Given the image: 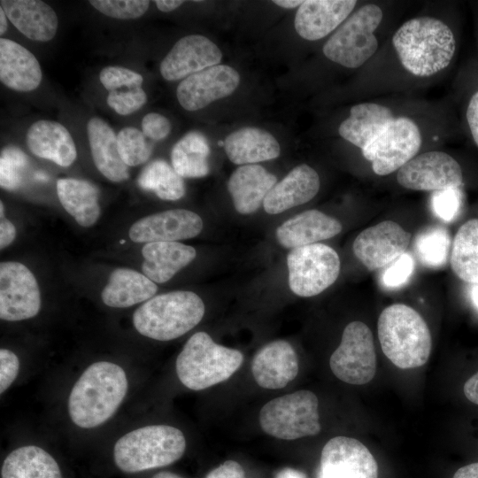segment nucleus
I'll return each mask as SVG.
<instances>
[{
    "mask_svg": "<svg viewBox=\"0 0 478 478\" xmlns=\"http://www.w3.org/2000/svg\"><path fill=\"white\" fill-rule=\"evenodd\" d=\"M29 150L38 158L62 167L71 166L77 158L74 141L67 128L59 122L40 120L30 125L26 133Z\"/></svg>",
    "mask_w": 478,
    "mask_h": 478,
    "instance_id": "nucleus-22",
    "label": "nucleus"
},
{
    "mask_svg": "<svg viewBox=\"0 0 478 478\" xmlns=\"http://www.w3.org/2000/svg\"><path fill=\"white\" fill-rule=\"evenodd\" d=\"M19 360L17 355L8 350H0V393L3 394L13 383L18 376Z\"/></svg>",
    "mask_w": 478,
    "mask_h": 478,
    "instance_id": "nucleus-46",
    "label": "nucleus"
},
{
    "mask_svg": "<svg viewBox=\"0 0 478 478\" xmlns=\"http://www.w3.org/2000/svg\"><path fill=\"white\" fill-rule=\"evenodd\" d=\"M203 229L201 217L186 209H173L143 217L129 228L135 243L177 242L197 236Z\"/></svg>",
    "mask_w": 478,
    "mask_h": 478,
    "instance_id": "nucleus-19",
    "label": "nucleus"
},
{
    "mask_svg": "<svg viewBox=\"0 0 478 478\" xmlns=\"http://www.w3.org/2000/svg\"><path fill=\"white\" fill-rule=\"evenodd\" d=\"M464 394L470 402L478 405V372L465 382Z\"/></svg>",
    "mask_w": 478,
    "mask_h": 478,
    "instance_id": "nucleus-50",
    "label": "nucleus"
},
{
    "mask_svg": "<svg viewBox=\"0 0 478 478\" xmlns=\"http://www.w3.org/2000/svg\"><path fill=\"white\" fill-rule=\"evenodd\" d=\"M317 478H378V465L361 442L335 436L321 451Z\"/></svg>",
    "mask_w": 478,
    "mask_h": 478,
    "instance_id": "nucleus-15",
    "label": "nucleus"
},
{
    "mask_svg": "<svg viewBox=\"0 0 478 478\" xmlns=\"http://www.w3.org/2000/svg\"><path fill=\"white\" fill-rule=\"evenodd\" d=\"M41 309V293L34 274L17 261L0 264V318L19 321L35 317Z\"/></svg>",
    "mask_w": 478,
    "mask_h": 478,
    "instance_id": "nucleus-14",
    "label": "nucleus"
},
{
    "mask_svg": "<svg viewBox=\"0 0 478 478\" xmlns=\"http://www.w3.org/2000/svg\"><path fill=\"white\" fill-rule=\"evenodd\" d=\"M171 128L169 120L157 112L147 113L142 120V131L146 137L151 140L160 141L166 138Z\"/></svg>",
    "mask_w": 478,
    "mask_h": 478,
    "instance_id": "nucleus-45",
    "label": "nucleus"
},
{
    "mask_svg": "<svg viewBox=\"0 0 478 478\" xmlns=\"http://www.w3.org/2000/svg\"><path fill=\"white\" fill-rule=\"evenodd\" d=\"M157 290V284L145 274L130 268L119 267L110 274L101 297L107 306L127 308L148 301Z\"/></svg>",
    "mask_w": 478,
    "mask_h": 478,
    "instance_id": "nucleus-31",
    "label": "nucleus"
},
{
    "mask_svg": "<svg viewBox=\"0 0 478 478\" xmlns=\"http://www.w3.org/2000/svg\"><path fill=\"white\" fill-rule=\"evenodd\" d=\"M277 183L274 174L259 165H244L236 168L227 181L235 210L241 214L255 212Z\"/></svg>",
    "mask_w": 478,
    "mask_h": 478,
    "instance_id": "nucleus-27",
    "label": "nucleus"
},
{
    "mask_svg": "<svg viewBox=\"0 0 478 478\" xmlns=\"http://www.w3.org/2000/svg\"><path fill=\"white\" fill-rule=\"evenodd\" d=\"M7 16L4 10L0 7V35H3L8 27Z\"/></svg>",
    "mask_w": 478,
    "mask_h": 478,
    "instance_id": "nucleus-55",
    "label": "nucleus"
},
{
    "mask_svg": "<svg viewBox=\"0 0 478 478\" xmlns=\"http://www.w3.org/2000/svg\"><path fill=\"white\" fill-rule=\"evenodd\" d=\"M445 110L439 102L409 96L392 121L360 151L373 173H397L418 154L436 149L447 131Z\"/></svg>",
    "mask_w": 478,
    "mask_h": 478,
    "instance_id": "nucleus-2",
    "label": "nucleus"
},
{
    "mask_svg": "<svg viewBox=\"0 0 478 478\" xmlns=\"http://www.w3.org/2000/svg\"><path fill=\"white\" fill-rule=\"evenodd\" d=\"M157 8L162 12H170L180 7L184 1L181 0H156L154 1Z\"/></svg>",
    "mask_w": 478,
    "mask_h": 478,
    "instance_id": "nucleus-52",
    "label": "nucleus"
},
{
    "mask_svg": "<svg viewBox=\"0 0 478 478\" xmlns=\"http://www.w3.org/2000/svg\"><path fill=\"white\" fill-rule=\"evenodd\" d=\"M137 184L162 200H178L186 191L182 177L162 159L154 160L145 166L137 179Z\"/></svg>",
    "mask_w": 478,
    "mask_h": 478,
    "instance_id": "nucleus-36",
    "label": "nucleus"
},
{
    "mask_svg": "<svg viewBox=\"0 0 478 478\" xmlns=\"http://www.w3.org/2000/svg\"><path fill=\"white\" fill-rule=\"evenodd\" d=\"M273 3L285 9H293L297 7L298 8L304 3V1L302 0H274L273 1Z\"/></svg>",
    "mask_w": 478,
    "mask_h": 478,
    "instance_id": "nucleus-53",
    "label": "nucleus"
},
{
    "mask_svg": "<svg viewBox=\"0 0 478 478\" xmlns=\"http://www.w3.org/2000/svg\"><path fill=\"white\" fill-rule=\"evenodd\" d=\"M42 73L35 56L21 44L0 39V81L19 92H30L39 87Z\"/></svg>",
    "mask_w": 478,
    "mask_h": 478,
    "instance_id": "nucleus-25",
    "label": "nucleus"
},
{
    "mask_svg": "<svg viewBox=\"0 0 478 478\" xmlns=\"http://www.w3.org/2000/svg\"><path fill=\"white\" fill-rule=\"evenodd\" d=\"M143 274L155 283L168 281L197 256L196 250L178 242L148 243L142 249Z\"/></svg>",
    "mask_w": 478,
    "mask_h": 478,
    "instance_id": "nucleus-30",
    "label": "nucleus"
},
{
    "mask_svg": "<svg viewBox=\"0 0 478 478\" xmlns=\"http://www.w3.org/2000/svg\"><path fill=\"white\" fill-rule=\"evenodd\" d=\"M455 29L433 4L389 32L376 55L358 72L357 89L366 99L410 96L439 81L454 62Z\"/></svg>",
    "mask_w": 478,
    "mask_h": 478,
    "instance_id": "nucleus-1",
    "label": "nucleus"
},
{
    "mask_svg": "<svg viewBox=\"0 0 478 478\" xmlns=\"http://www.w3.org/2000/svg\"><path fill=\"white\" fill-rule=\"evenodd\" d=\"M89 4L100 13L116 19H135L150 7L145 0H90Z\"/></svg>",
    "mask_w": 478,
    "mask_h": 478,
    "instance_id": "nucleus-40",
    "label": "nucleus"
},
{
    "mask_svg": "<svg viewBox=\"0 0 478 478\" xmlns=\"http://www.w3.org/2000/svg\"><path fill=\"white\" fill-rule=\"evenodd\" d=\"M342 231V224L318 210L303 212L278 227L276 237L284 248L295 249L331 238Z\"/></svg>",
    "mask_w": 478,
    "mask_h": 478,
    "instance_id": "nucleus-26",
    "label": "nucleus"
},
{
    "mask_svg": "<svg viewBox=\"0 0 478 478\" xmlns=\"http://www.w3.org/2000/svg\"><path fill=\"white\" fill-rule=\"evenodd\" d=\"M470 297L474 305L478 309V284H474L471 287Z\"/></svg>",
    "mask_w": 478,
    "mask_h": 478,
    "instance_id": "nucleus-56",
    "label": "nucleus"
},
{
    "mask_svg": "<svg viewBox=\"0 0 478 478\" xmlns=\"http://www.w3.org/2000/svg\"><path fill=\"white\" fill-rule=\"evenodd\" d=\"M186 450L181 430L169 425H149L121 436L113 448L114 462L126 473H137L173 464Z\"/></svg>",
    "mask_w": 478,
    "mask_h": 478,
    "instance_id": "nucleus-7",
    "label": "nucleus"
},
{
    "mask_svg": "<svg viewBox=\"0 0 478 478\" xmlns=\"http://www.w3.org/2000/svg\"><path fill=\"white\" fill-rule=\"evenodd\" d=\"M28 165L27 156L15 146L5 147L0 157V184L7 190H15L22 183Z\"/></svg>",
    "mask_w": 478,
    "mask_h": 478,
    "instance_id": "nucleus-39",
    "label": "nucleus"
},
{
    "mask_svg": "<svg viewBox=\"0 0 478 478\" xmlns=\"http://www.w3.org/2000/svg\"><path fill=\"white\" fill-rule=\"evenodd\" d=\"M395 5L390 2L359 3L325 41L321 49L324 58L340 67L359 72L395 27L391 22Z\"/></svg>",
    "mask_w": 478,
    "mask_h": 478,
    "instance_id": "nucleus-3",
    "label": "nucleus"
},
{
    "mask_svg": "<svg viewBox=\"0 0 478 478\" xmlns=\"http://www.w3.org/2000/svg\"><path fill=\"white\" fill-rule=\"evenodd\" d=\"M414 269V260L409 253H404L389 264L382 275V283L388 289H397L408 281Z\"/></svg>",
    "mask_w": 478,
    "mask_h": 478,
    "instance_id": "nucleus-44",
    "label": "nucleus"
},
{
    "mask_svg": "<svg viewBox=\"0 0 478 478\" xmlns=\"http://www.w3.org/2000/svg\"><path fill=\"white\" fill-rule=\"evenodd\" d=\"M205 478H246V475L238 462L229 459L210 471Z\"/></svg>",
    "mask_w": 478,
    "mask_h": 478,
    "instance_id": "nucleus-48",
    "label": "nucleus"
},
{
    "mask_svg": "<svg viewBox=\"0 0 478 478\" xmlns=\"http://www.w3.org/2000/svg\"><path fill=\"white\" fill-rule=\"evenodd\" d=\"M297 355L285 340L270 342L260 348L251 361V373L257 384L267 389L287 386L297 375Z\"/></svg>",
    "mask_w": 478,
    "mask_h": 478,
    "instance_id": "nucleus-21",
    "label": "nucleus"
},
{
    "mask_svg": "<svg viewBox=\"0 0 478 478\" xmlns=\"http://www.w3.org/2000/svg\"><path fill=\"white\" fill-rule=\"evenodd\" d=\"M452 478H478V462L459 468Z\"/></svg>",
    "mask_w": 478,
    "mask_h": 478,
    "instance_id": "nucleus-51",
    "label": "nucleus"
},
{
    "mask_svg": "<svg viewBox=\"0 0 478 478\" xmlns=\"http://www.w3.org/2000/svg\"><path fill=\"white\" fill-rule=\"evenodd\" d=\"M451 268L466 282L478 284V219L464 223L454 236Z\"/></svg>",
    "mask_w": 478,
    "mask_h": 478,
    "instance_id": "nucleus-35",
    "label": "nucleus"
},
{
    "mask_svg": "<svg viewBox=\"0 0 478 478\" xmlns=\"http://www.w3.org/2000/svg\"><path fill=\"white\" fill-rule=\"evenodd\" d=\"M277 478H306V477L303 473L299 471L288 468L281 471L278 474Z\"/></svg>",
    "mask_w": 478,
    "mask_h": 478,
    "instance_id": "nucleus-54",
    "label": "nucleus"
},
{
    "mask_svg": "<svg viewBox=\"0 0 478 478\" xmlns=\"http://www.w3.org/2000/svg\"><path fill=\"white\" fill-rule=\"evenodd\" d=\"M409 96H381L352 104L337 127L338 135L360 152L392 121Z\"/></svg>",
    "mask_w": 478,
    "mask_h": 478,
    "instance_id": "nucleus-12",
    "label": "nucleus"
},
{
    "mask_svg": "<svg viewBox=\"0 0 478 478\" xmlns=\"http://www.w3.org/2000/svg\"><path fill=\"white\" fill-rule=\"evenodd\" d=\"M57 194L63 208L81 227L96 224L100 217L99 192L91 182L75 178L57 181Z\"/></svg>",
    "mask_w": 478,
    "mask_h": 478,
    "instance_id": "nucleus-32",
    "label": "nucleus"
},
{
    "mask_svg": "<svg viewBox=\"0 0 478 478\" xmlns=\"http://www.w3.org/2000/svg\"><path fill=\"white\" fill-rule=\"evenodd\" d=\"M317 396L300 389L274 398L259 411L261 429L281 440H296L316 436L320 432Z\"/></svg>",
    "mask_w": 478,
    "mask_h": 478,
    "instance_id": "nucleus-9",
    "label": "nucleus"
},
{
    "mask_svg": "<svg viewBox=\"0 0 478 478\" xmlns=\"http://www.w3.org/2000/svg\"><path fill=\"white\" fill-rule=\"evenodd\" d=\"M87 135L93 162L97 170L109 181L120 182L128 176V166L121 159L117 136L112 127L99 117L87 123Z\"/></svg>",
    "mask_w": 478,
    "mask_h": 478,
    "instance_id": "nucleus-28",
    "label": "nucleus"
},
{
    "mask_svg": "<svg viewBox=\"0 0 478 478\" xmlns=\"http://www.w3.org/2000/svg\"><path fill=\"white\" fill-rule=\"evenodd\" d=\"M151 478H182V477L178 475L177 474L164 471V472L156 474Z\"/></svg>",
    "mask_w": 478,
    "mask_h": 478,
    "instance_id": "nucleus-57",
    "label": "nucleus"
},
{
    "mask_svg": "<svg viewBox=\"0 0 478 478\" xmlns=\"http://www.w3.org/2000/svg\"><path fill=\"white\" fill-rule=\"evenodd\" d=\"M289 285L302 297L319 295L337 279L340 258L328 245L313 243L293 249L287 257Z\"/></svg>",
    "mask_w": 478,
    "mask_h": 478,
    "instance_id": "nucleus-10",
    "label": "nucleus"
},
{
    "mask_svg": "<svg viewBox=\"0 0 478 478\" xmlns=\"http://www.w3.org/2000/svg\"><path fill=\"white\" fill-rule=\"evenodd\" d=\"M410 238L399 224L385 220L361 231L354 240L353 252L366 268L375 270L405 253Z\"/></svg>",
    "mask_w": 478,
    "mask_h": 478,
    "instance_id": "nucleus-16",
    "label": "nucleus"
},
{
    "mask_svg": "<svg viewBox=\"0 0 478 478\" xmlns=\"http://www.w3.org/2000/svg\"><path fill=\"white\" fill-rule=\"evenodd\" d=\"M128 389L121 366L97 361L88 366L76 381L68 397L72 421L82 428H94L117 412Z\"/></svg>",
    "mask_w": 478,
    "mask_h": 478,
    "instance_id": "nucleus-4",
    "label": "nucleus"
},
{
    "mask_svg": "<svg viewBox=\"0 0 478 478\" xmlns=\"http://www.w3.org/2000/svg\"><path fill=\"white\" fill-rule=\"evenodd\" d=\"M204 304L192 291L175 290L155 296L139 306L133 314V324L143 336L157 341L176 339L203 319Z\"/></svg>",
    "mask_w": 478,
    "mask_h": 478,
    "instance_id": "nucleus-6",
    "label": "nucleus"
},
{
    "mask_svg": "<svg viewBox=\"0 0 478 478\" xmlns=\"http://www.w3.org/2000/svg\"><path fill=\"white\" fill-rule=\"evenodd\" d=\"M147 102V95L142 87L127 88L109 92L108 105L120 115L132 114Z\"/></svg>",
    "mask_w": 478,
    "mask_h": 478,
    "instance_id": "nucleus-42",
    "label": "nucleus"
},
{
    "mask_svg": "<svg viewBox=\"0 0 478 478\" xmlns=\"http://www.w3.org/2000/svg\"><path fill=\"white\" fill-rule=\"evenodd\" d=\"M239 83L238 72L232 66L220 64L183 79L177 87L176 96L182 108L197 111L230 96Z\"/></svg>",
    "mask_w": 478,
    "mask_h": 478,
    "instance_id": "nucleus-17",
    "label": "nucleus"
},
{
    "mask_svg": "<svg viewBox=\"0 0 478 478\" xmlns=\"http://www.w3.org/2000/svg\"><path fill=\"white\" fill-rule=\"evenodd\" d=\"M451 246V237L446 228L431 226L421 230L414 240V251L426 266L439 268L445 265Z\"/></svg>",
    "mask_w": 478,
    "mask_h": 478,
    "instance_id": "nucleus-37",
    "label": "nucleus"
},
{
    "mask_svg": "<svg viewBox=\"0 0 478 478\" xmlns=\"http://www.w3.org/2000/svg\"><path fill=\"white\" fill-rule=\"evenodd\" d=\"M0 7L12 24L30 40L45 42L56 35L58 18L40 0H1Z\"/></svg>",
    "mask_w": 478,
    "mask_h": 478,
    "instance_id": "nucleus-24",
    "label": "nucleus"
},
{
    "mask_svg": "<svg viewBox=\"0 0 478 478\" xmlns=\"http://www.w3.org/2000/svg\"><path fill=\"white\" fill-rule=\"evenodd\" d=\"M118 150L127 166H136L146 162L151 154V146L143 131L126 127L117 135Z\"/></svg>",
    "mask_w": 478,
    "mask_h": 478,
    "instance_id": "nucleus-38",
    "label": "nucleus"
},
{
    "mask_svg": "<svg viewBox=\"0 0 478 478\" xmlns=\"http://www.w3.org/2000/svg\"><path fill=\"white\" fill-rule=\"evenodd\" d=\"M377 325L382 350L396 366L410 369L427 363L431 335L417 311L404 304L391 305L382 312Z\"/></svg>",
    "mask_w": 478,
    "mask_h": 478,
    "instance_id": "nucleus-5",
    "label": "nucleus"
},
{
    "mask_svg": "<svg viewBox=\"0 0 478 478\" xmlns=\"http://www.w3.org/2000/svg\"><path fill=\"white\" fill-rule=\"evenodd\" d=\"M243 353L216 343L205 332L192 335L179 353L175 370L191 390H202L229 379L242 366Z\"/></svg>",
    "mask_w": 478,
    "mask_h": 478,
    "instance_id": "nucleus-8",
    "label": "nucleus"
},
{
    "mask_svg": "<svg viewBox=\"0 0 478 478\" xmlns=\"http://www.w3.org/2000/svg\"><path fill=\"white\" fill-rule=\"evenodd\" d=\"M329 366L339 380L349 384L363 385L374 378L376 371L374 338L365 323L352 321L345 327Z\"/></svg>",
    "mask_w": 478,
    "mask_h": 478,
    "instance_id": "nucleus-11",
    "label": "nucleus"
},
{
    "mask_svg": "<svg viewBox=\"0 0 478 478\" xmlns=\"http://www.w3.org/2000/svg\"><path fill=\"white\" fill-rule=\"evenodd\" d=\"M222 52L209 38L202 35H189L180 38L162 59L161 76L174 81L220 65Z\"/></svg>",
    "mask_w": 478,
    "mask_h": 478,
    "instance_id": "nucleus-18",
    "label": "nucleus"
},
{
    "mask_svg": "<svg viewBox=\"0 0 478 478\" xmlns=\"http://www.w3.org/2000/svg\"><path fill=\"white\" fill-rule=\"evenodd\" d=\"M210 147L205 136L191 131L173 147L171 162L174 171L182 178H200L209 173Z\"/></svg>",
    "mask_w": 478,
    "mask_h": 478,
    "instance_id": "nucleus-34",
    "label": "nucleus"
},
{
    "mask_svg": "<svg viewBox=\"0 0 478 478\" xmlns=\"http://www.w3.org/2000/svg\"><path fill=\"white\" fill-rule=\"evenodd\" d=\"M397 183L415 191H441L463 186L459 163L438 149L423 151L397 172Z\"/></svg>",
    "mask_w": 478,
    "mask_h": 478,
    "instance_id": "nucleus-13",
    "label": "nucleus"
},
{
    "mask_svg": "<svg viewBox=\"0 0 478 478\" xmlns=\"http://www.w3.org/2000/svg\"><path fill=\"white\" fill-rule=\"evenodd\" d=\"M16 237L15 226L4 216V206L0 202V248L1 250L9 246Z\"/></svg>",
    "mask_w": 478,
    "mask_h": 478,
    "instance_id": "nucleus-49",
    "label": "nucleus"
},
{
    "mask_svg": "<svg viewBox=\"0 0 478 478\" xmlns=\"http://www.w3.org/2000/svg\"><path fill=\"white\" fill-rule=\"evenodd\" d=\"M356 0H306L297 8L294 27L304 40L328 38L354 12Z\"/></svg>",
    "mask_w": 478,
    "mask_h": 478,
    "instance_id": "nucleus-20",
    "label": "nucleus"
},
{
    "mask_svg": "<svg viewBox=\"0 0 478 478\" xmlns=\"http://www.w3.org/2000/svg\"><path fill=\"white\" fill-rule=\"evenodd\" d=\"M465 120L468 133L478 148V89L467 99L465 109Z\"/></svg>",
    "mask_w": 478,
    "mask_h": 478,
    "instance_id": "nucleus-47",
    "label": "nucleus"
},
{
    "mask_svg": "<svg viewBox=\"0 0 478 478\" xmlns=\"http://www.w3.org/2000/svg\"><path fill=\"white\" fill-rule=\"evenodd\" d=\"M224 149L232 163L243 166L274 159L281 152L280 144L274 135L254 127L230 133L224 141Z\"/></svg>",
    "mask_w": 478,
    "mask_h": 478,
    "instance_id": "nucleus-29",
    "label": "nucleus"
},
{
    "mask_svg": "<svg viewBox=\"0 0 478 478\" xmlns=\"http://www.w3.org/2000/svg\"><path fill=\"white\" fill-rule=\"evenodd\" d=\"M101 84L109 92L127 88L142 87L143 77L129 68L109 66L104 67L99 73Z\"/></svg>",
    "mask_w": 478,
    "mask_h": 478,
    "instance_id": "nucleus-43",
    "label": "nucleus"
},
{
    "mask_svg": "<svg viewBox=\"0 0 478 478\" xmlns=\"http://www.w3.org/2000/svg\"><path fill=\"white\" fill-rule=\"evenodd\" d=\"M320 187L318 173L306 164L299 165L270 190L263 203L264 210L278 214L305 204L318 194Z\"/></svg>",
    "mask_w": 478,
    "mask_h": 478,
    "instance_id": "nucleus-23",
    "label": "nucleus"
},
{
    "mask_svg": "<svg viewBox=\"0 0 478 478\" xmlns=\"http://www.w3.org/2000/svg\"><path fill=\"white\" fill-rule=\"evenodd\" d=\"M2 478H62L56 459L42 448L27 445L15 449L4 459Z\"/></svg>",
    "mask_w": 478,
    "mask_h": 478,
    "instance_id": "nucleus-33",
    "label": "nucleus"
},
{
    "mask_svg": "<svg viewBox=\"0 0 478 478\" xmlns=\"http://www.w3.org/2000/svg\"><path fill=\"white\" fill-rule=\"evenodd\" d=\"M430 205L432 212L439 219L445 222L453 221L459 215L462 209V189H448L433 192Z\"/></svg>",
    "mask_w": 478,
    "mask_h": 478,
    "instance_id": "nucleus-41",
    "label": "nucleus"
}]
</instances>
